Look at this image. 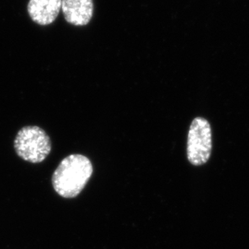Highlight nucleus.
Here are the masks:
<instances>
[{
    "mask_svg": "<svg viewBox=\"0 0 249 249\" xmlns=\"http://www.w3.org/2000/svg\"><path fill=\"white\" fill-rule=\"evenodd\" d=\"M212 127L204 118L197 117L191 123L187 138V158L195 166L204 165L211 158Z\"/></svg>",
    "mask_w": 249,
    "mask_h": 249,
    "instance_id": "nucleus-3",
    "label": "nucleus"
},
{
    "mask_svg": "<svg viewBox=\"0 0 249 249\" xmlns=\"http://www.w3.org/2000/svg\"><path fill=\"white\" fill-rule=\"evenodd\" d=\"M14 148L17 155L28 162L40 163L52 150V143L45 130L37 126L22 127L15 138Z\"/></svg>",
    "mask_w": 249,
    "mask_h": 249,
    "instance_id": "nucleus-2",
    "label": "nucleus"
},
{
    "mask_svg": "<svg viewBox=\"0 0 249 249\" xmlns=\"http://www.w3.org/2000/svg\"><path fill=\"white\" fill-rule=\"evenodd\" d=\"M93 174V165L83 154H71L64 158L53 174L52 184L57 195L73 198L83 191Z\"/></svg>",
    "mask_w": 249,
    "mask_h": 249,
    "instance_id": "nucleus-1",
    "label": "nucleus"
},
{
    "mask_svg": "<svg viewBox=\"0 0 249 249\" xmlns=\"http://www.w3.org/2000/svg\"><path fill=\"white\" fill-rule=\"evenodd\" d=\"M62 0H29L28 13L36 24L50 25L56 20L61 10Z\"/></svg>",
    "mask_w": 249,
    "mask_h": 249,
    "instance_id": "nucleus-5",
    "label": "nucleus"
},
{
    "mask_svg": "<svg viewBox=\"0 0 249 249\" xmlns=\"http://www.w3.org/2000/svg\"><path fill=\"white\" fill-rule=\"evenodd\" d=\"M61 11L67 23L85 26L93 17L94 2L93 0H62Z\"/></svg>",
    "mask_w": 249,
    "mask_h": 249,
    "instance_id": "nucleus-4",
    "label": "nucleus"
}]
</instances>
